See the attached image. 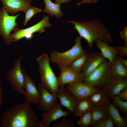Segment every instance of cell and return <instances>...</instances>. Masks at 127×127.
Returning a JSON list of instances; mask_svg holds the SVG:
<instances>
[{
	"instance_id": "9",
	"label": "cell",
	"mask_w": 127,
	"mask_h": 127,
	"mask_svg": "<svg viewBox=\"0 0 127 127\" xmlns=\"http://www.w3.org/2000/svg\"><path fill=\"white\" fill-rule=\"evenodd\" d=\"M126 87L127 78L111 76L102 90L107 97L111 100L121 91Z\"/></svg>"
},
{
	"instance_id": "8",
	"label": "cell",
	"mask_w": 127,
	"mask_h": 127,
	"mask_svg": "<svg viewBox=\"0 0 127 127\" xmlns=\"http://www.w3.org/2000/svg\"><path fill=\"white\" fill-rule=\"evenodd\" d=\"M20 15L19 13L15 16H10L2 6L0 9V36L2 37L7 45L11 43L10 37L11 32L17 28L18 23L16 19Z\"/></svg>"
},
{
	"instance_id": "17",
	"label": "cell",
	"mask_w": 127,
	"mask_h": 127,
	"mask_svg": "<svg viewBox=\"0 0 127 127\" xmlns=\"http://www.w3.org/2000/svg\"><path fill=\"white\" fill-rule=\"evenodd\" d=\"M8 14L14 15L19 11L24 13L31 6L32 0H0Z\"/></svg>"
},
{
	"instance_id": "6",
	"label": "cell",
	"mask_w": 127,
	"mask_h": 127,
	"mask_svg": "<svg viewBox=\"0 0 127 127\" xmlns=\"http://www.w3.org/2000/svg\"><path fill=\"white\" fill-rule=\"evenodd\" d=\"M49 19V16L45 15L40 21L30 27L24 29L17 28L14 31V32L11 35V42L17 41L23 38L30 40L33 37L34 33L43 32L45 30V28L52 27Z\"/></svg>"
},
{
	"instance_id": "21",
	"label": "cell",
	"mask_w": 127,
	"mask_h": 127,
	"mask_svg": "<svg viewBox=\"0 0 127 127\" xmlns=\"http://www.w3.org/2000/svg\"><path fill=\"white\" fill-rule=\"evenodd\" d=\"M45 8L43 12L48 13L52 16H54L57 19H60L64 14L60 9V4L52 2L51 0H43Z\"/></svg>"
},
{
	"instance_id": "23",
	"label": "cell",
	"mask_w": 127,
	"mask_h": 127,
	"mask_svg": "<svg viewBox=\"0 0 127 127\" xmlns=\"http://www.w3.org/2000/svg\"><path fill=\"white\" fill-rule=\"evenodd\" d=\"M94 107L87 98H82L78 100L75 109L72 114L79 117L83 113L91 111Z\"/></svg>"
},
{
	"instance_id": "36",
	"label": "cell",
	"mask_w": 127,
	"mask_h": 127,
	"mask_svg": "<svg viewBox=\"0 0 127 127\" xmlns=\"http://www.w3.org/2000/svg\"><path fill=\"white\" fill-rule=\"evenodd\" d=\"M119 59L122 64L127 68V60L118 56Z\"/></svg>"
},
{
	"instance_id": "25",
	"label": "cell",
	"mask_w": 127,
	"mask_h": 127,
	"mask_svg": "<svg viewBox=\"0 0 127 127\" xmlns=\"http://www.w3.org/2000/svg\"><path fill=\"white\" fill-rule=\"evenodd\" d=\"M89 54L90 53L86 52L75 60L69 66L70 68L75 72L82 73Z\"/></svg>"
},
{
	"instance_id": "35",
	"label": "cell",
	"mask_w": 127,
	"mask_h": 127,
	"mask_svg": "<svg viewBox=\"0 0 127 127\" xmlns=\"http://www.w3.org/2000/svg\"><path fill=\"white\" fill-rule=\"evenodd\" d=\"M3 99V93L2 90L0 80V110Z\"/></svg>"
},
{
	"instance_id": "13",
	"label": "cell",
	"mask_w": 127,
	"mask_h": 127,
	"mask_svg": "<svg viewBox=\"0 0 127 127\" xmlns=\"http://www.w3.org/2000/svg\"><path fill=\"white\" fill-rule=\"evenodd\" d=\"M38 88L40 94L38 108L43 113L47 112L57 102L56 95L50 92L41 83H39Z\"/></svg>"
},
{
	"instance_id": "1",
	"label": "cell",
	"mask_w": 127,
	"mask_h": 127,
	"mask_svg": "<svg viewBox=\"0 0 127 127\" xmlns=\"http://www.w3.org/2000/svg\"><path fill=\"white\" fill-rule=\"evenodd\" d=\"M25 101L6 110L0 117L1 127H44L35 111Z\"/></svg>"
},
{
	"instance_id": "37",
	"label": "cell",
	"mask_w": 127,
	"mask_h": 127,
	"mask_svg": "<svg viewBox=\"0 0 127 127\" xmlns=\"http://www.w3.org/2000/svg\"><path fill=\"white\" fill-rule=\"evenodd\" d=\"M72 0H55V3L61 4L63 3H67L70 2Z\"/></svg>"
},
{
	"instance_id": "3",
	"label": "cell",
	"mask_w": 127,
	"mask_h": 127,
	"mask_svg": "<svg viewBox=\"0 0 127 127\" xmlns=\"http://www.w3.org/2000/svg\"><path fill=\"white\" fill-rule=\"evenodd\" d=\"M41 84L51 92L56 94L59 89L57 77L50 64L49 57L44 53L36 58Z\"/></svg>"
},
{
	"instance_id": "29",
	"label": "cell",
	"mask_w": 127,
	"mask_h": 127,
	"mask_svg": "<svg viewBox=\"0 0 127 127\" xmlns=\"http://www.w3.org/2000/svg\"><path fill=\"white\" fill-rule=\"evenodd\" d=\"M53 127H75L72 120L70 119H62L59 123L56 122L52 125Z\"/></svg>"
},
{
	"instance_id": "15",
	"label": "cell",
	"mask_w": 127,
	"mask_h": 127,
	"mask_svg": "<svg viewBox=\"0 0 127 127\" xmlns=\"http://www.w3.org/2000/svg\"><path fill=\"white\" fill-rule=\"evenodd\" d=\"M56 95L57 99L60 101V104L72 113L77 104V99L68 91L64 85L59 86Z\"/></svg>"
},
{
	"instance_id": "7",
	"label": "cell",
	"mask_w": 127,
	"mask_h": 127,
	"mask_svg": "<svg viewBox=\"0 0 127 127\" xmlns=\"http://www.w3.org/2000/svg\"><path fill=\"white\" fill-rule=\"evenodd\" d=\"M23 57V55H21L15 60L12 66L8 71L6 78L14 90L24 95V77L21 68Z\"/></svg>"
},
{
	"instance_id": "22",
	"label": "cell",
	"mask_w": 127,
	"mask_h": 127,
	"mask_svg": "<svg viewBox=\"0 0 127 127\" xmlns=\"http://www.w3.org/2000/svg\"><path fill=\"white\" fill-rule=\"evenodd\" d=\"M94 106H105L111 101L105 94L102 90L94 93L88 98Z\"/></svg>"
},
{
	"instance_id": "24",
	"label": "cell",
	"mask_w": 127,
	"mask_h": 127,
	"mask_svg": "<svg viewBox=\"0 0 127 127\" xmlns=\"http://www.w3.org/2000/svg\"><path fill=\"white\" fill-rule=\"evenodd\" d=\"M111 76L127 78V68L121 63L118 56L111 63Z\"/></svg>"
},
{
	"instance_id": "5",
	"label": "cell",
	"mask_w": 127,
	"mask_h": 127,
	"mask_svg": "<svg viewBox=\"0 0 127 127\" xmlns=\"http://www.w3.org/2000/svg\"><path fill=\"white\" fill-rule=\"evenodd\" d=\"M111 64L108 60L103 63L89 75L84 78L83 82L95 88L102 89L111 76Z\"/></svg>"
},
{
	"instance_id": "10",
	"label": "cell",
	"mask_w": 127,
	"mask_h": 127,
	"mask_svg": "<svg viewBox=\"0 0 127 127\" xmlns=\"http://www.w3.org/2000/svg\"><path fill=\"white\" fill-rule=\"evenodd\" d=\"M24 77V88L25 99L30 104H37L40 97V93L36 83L27 73L25 70L22 69Z\"/></svg>"
},
{
	"instance_id": "30",
	"label": "cell",
	"mask_w": 127,
	"mask_h": 127,
	"mask_svg": "<svg viewBox=\"0 0 127 127\" xmlns=\"http://www.w3.org/2000/svg\"><path fill=\"white\" fill-rule=\"evenodd\" d=\"M115 126L112 120L109 116L106 119L99 122L92 127H114Z\"/></svg>"
},
{
	"instance_id": "11",
	"label": "cell",
	"mask_w": 127,
	"mask_h": 127,
	"mask_svg": "<svg viewBox=\"0 0 127 127\" xmlns=\"http://www.w3.org/2000/svg\"><path fill=\"white\" fill-rule=\"evenodd\" d=\"M60 70V74L57 80L59 86L77 82H83L84 77L82 73H79L71 70L69 66L57 64Z\"/></svg>"
},
{
	"instance_id": "31",
	"label": "cell",
	"mask_w": 127,
	"mask_h": 127,
	"mask_svg": "<svg viewBox=\"0 0 127 127\" xmlns=\"http://www.w3.org/2000/svg\"><path fill=\"white\" fill-rule=\"evenodd\" d=\"M115 47L118 51L119 56L123 57L127 56V45L125 44L123 46H117Z\"/></svg>"
},
{
	"instance_id": "2",
	"label": "cell",
	"mask_w": 127,
	"mask_h": 127,
	"mask_svg": "<svg viewBox=\"0 0 127 127\" xmlns=\"http://www.w3.org/2000/svg\"><path fill=\"white\" fill-rule=\"evenodd\" d=\"M67 22L74 24L72 29H75L79 36L87 41L89 49L93 47L94 43L97 40L109 44L113 42L111 33L100 20L93 19L87 21L72 20Z\"/></svg>"
},
{
	"instance_id": "16",
	"label": "cell",
	"mask_w": 127,
	"mask_h": 127,
	"mask_svg": "<svg viewBox=\"0 0 127 127\" xmlns=\"http://www.w3.org/2000/svg\"><path fill=\"white\" fill-rule=\"evenodd\" d=\"M107 60L100 52L90 53L82 72L84 79L92 72L101 64Z\"/></svg>"
},
{
	"instance_id": "12",
	"label": "cell",
	"mask_w": 127,
	"mask_h": 127,
	"mask_svg": "<svg viewBox=\"0 0 127 127\" xmlns=\"http://www.w3.org/2000/svg\"><path fill=\"white\" fill-rule=\"evenodd\" d=\"M67 89L78 100L84 98H88L93 94L101 90L83 82H77L67 84Z\"/></svg>"
},
{
	"instance_id": "20",
	"label": "cell",
	"mask_w": 127,
	"mask_h": 127,
	"mask_svg": "<svg viewBox=\"0 0 127 127\" xmlns=\"http://www.w3.org/2000/svg\"><path fill=\"white\" fill-rule=\"evenodd\" d=\"M91 113L92 121L90 126L92 127L109 116L105 106L94 107L91 111Z\"/></svg>"
},
{
	"instance_id": "33",
	"label": "cell",
	"mask_w": 127,
	"mask_h": 127,
	"mask_svg": "<svg viewBox=\"0 0 127 127\" xmlns=\"http://www.w3.org/2000/svg\"><path fill=\"white\" fill-rule=\"evenodd\" d=\"M120 37L125 42V45H127V26L125 27L119 33Z\"/></svg>"
},
{
	"instance_id": "14",
	"label": "cell",
	"mask_w": 127,
	"mask_h": 127,
	"mask_svg": "<svg viewBox=\"0 0 127 127\" xmlns=\"http://www.w3.org/2000/svg\"><path fill=\"white\" fill-rule=\"evenodd\" d=\"M63 106L58 102L49 111L42 115L40 121L44 127H49L51 123L63 117H67L71 113L69 111H63Z\"/></svg>"
},
{
	"instance_id": "18",
	"label": "cell",
	"mask_w": 127,
	"mask_h": 127,
	"mask_svg": "<svg viewBox=\"0 0 127 127\" xmlns=\"http://www.w3.org/2000/svg\"><path fill=\"white\" fill-rule=\"evenodd\" d=\"M95 43L96 46L100 50L103 56L111 63L118 56L119 51L116 47L111 46L100 40H97Z\"/></svg>"
},
{
	"instance_id": "34",
	"label": "cell",
	"mask_w": 127,
	"mask_h": 127,
	"mask_svg": "<svg viewBox=\"0 0 127 127\" xmlns=\"http://www.w3.org/2000/svg\"><path fill=\"white\" fill-rule=\"evenodd\" d=\"M98 1V0H82L80 2L76 4V5L77 6H79L84 4L95 3L97 2Z\"/></svg>"
},
{
	"instance_id": "4",
	"label": "cell",
	"mask_w": 127,
	"mask_h": 127,
	"mask_svg": "<svg viewBox=\"0 0 127 127\" xmlns=\"http://www.w3.org/2000/svg\"><path fill=\"white\" fill-rule=\"evenodd\" d=\"M82 38L79 35L77 36L75 40V45L65 52H60L52 51L49 57L50 60L57 64H60L69 66L74 61L87 52L82 46Z\"/></svg>"
},
{
	"instance_id": "28",
	"label": "cell",
	"mask_w": 127,
	"mask_h": 127,
	"mask_svg": "<svg viewBox=\"0 0 127 127\" xmlns=\"http://www.w3.org/2000/svg\"><path fill=\"white\" fill-rule=\"evenodd\" d=\"M42 11L41 9L32 6L29 7L26 11L25 17L23 22V24L26 25L32 18L36 13Z\"/></svg>"
},
{
	"instance_id": "27",
	"label": "cell",
	"mask_w": 127,
	"mask_h": 127,
	"mask_svg": "<svg viewBox=\"0 0 127 127\" xmlns=\"http://www.w3.org/2000/svg\"><path fill=\"white\" fill-rule=\"evenodd\" d=\"M112 104L118 108L125 115H127V101H124L120 99L116 96L111 99Z\"/></svg>"
},
{
	"instance_id": "32",
	"label": "cell",
	"mask_w": 127,
	"mask_h": 127,
	"mask_svg": "<svg viewBox=\"0 0 127 127\" xmlns=\"http://www.w3.org/2000/svg\"><path fill=\"white\" fill-rule=\"evenodd\" d=\"M117 96L120 99L124 101H127V87L121 91Z\"/></svg>"
},
{
	"instance_id": "26",
	"label": "cell",
	"mask_w": 127,
	"mask_h": 127,
	"mask_svg": "<svg viewBox=\"0 0 127 127\" xmlns=\"http://www.w3.org/2000/svg\"><path fill=\"white\" fill-rule=\"evenodd\" d=\"M77 122L80 127H87L90 126L92 121L91 111L81 115Z\"/></svg>"
},
{
	"instance_id": "19",
	"label": "cell",
	"mask_w": 127,
	"mask_h": 127,
	"mask_svg": "<svg viewBox=\"0 0 127 127\" xmlns=\"http://www.w3.org/2000/svg\"><path fill=\"white\" fill-rule=\"evenodd\" d=\"M109 116L113 121L115 126L117 127H127L124 119L120 115L117 108L110 101L105 106Z\"/></svg>"
},
{
	"instance_id": "38",
	"label": "cell",
	"mask_w": 127,
	"mask_h": 127,
	"mask_svg": "<svg viewBox=\"0 0 127 127\" xmlns=\"http://www.w3.org/2000/svg\"><path fill=\"white\" fill-rule=\"evenodd\" d=\"M106 0V1H108V0Z\"/></svg>"
}]
</instances>
